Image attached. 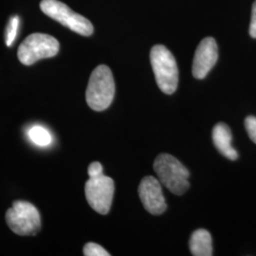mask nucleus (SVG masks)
Returning a JSON list of instances; mask_svg holds the SVG:
<instances>
[{
    "label": "nucleus",
    "instance_id": "nucleus-1",
    "mask_svg": "<svg viewBox=\"0 0 256 256\" xmlns=\"http://www.w3.org/2000/svg\"><path fill=\"white\" fill-rule=\"evenodd\" d=\"M115 95V82L110 68L106 64L98 66L92 72L86 99L88 106L95 111L108 108Z\"/></svg>",
    "mask_w": 256,
    "mask_h": 256
},
{
    "label": "nucleus",
    "instance_id": "nucleus-2",
    "mask_svg": "<svg viewBox=\"0 0 256 256\" xmlns=\"http://www.w3.org/2000/svg\"><path fill=\"white\" fill-rule=\"evenodd\" d=\"M154 170L160 183L174 194L182 196L189 189L190 173L173 156H158L154 162Z\"/></svg>",
    "mask_w": 256,
    "mask_h": 256
},
{
    "label": "nucleus",
    "instance_id": "nucleus-3",
    "mask_svg": "<svg viewBox=\"0 0 256 256\" xmlns=\"http://www.w3.org/2000/svg\"><path fill=\"white\" fill-rule=\"evenodd\" d=\"M150 61L158 88L173 94L178 84V70L174 55L164 45H156L150 52Z\"/></svg>",
    "mask_w": 256,
    "mask_h": 256
},
{
    "label": "nucleus",
    "instance_id": "nucleus-4",
    "mask_svg": "<svg viewBox=\"0 0 256 256\" xmlns=\"http://www.w3.org/2000/svg\"><path fill=\"white\" fill-rule=\"evenodd\" d=\"M40 9L48 18L84 36H90L94 28L92 22L59 0H42Z\"/></svg>",
    "mask_w": 256,
    "mask_h": 256
},
{
    "label": "nucleus",
    "instance_id": "nucleus-5",
    "mask_svg": "<svg viewBox=\"0 0 256 256\" xmlns=\"http://www.w3.org/2000/svg\"><path fill=\"white\" fill-rule=\"evenodd\" d=\"M7 224L18 236H36L41 229V218L34 205L18 200L6 212Z\"/></svg>",
    "mask_w": 256,
    "mask_h": 256
},
{
    "label": "nucleus",
    "instance_id": "nucleus-6",
    "mask_svg": "<svg viewBox=\"0 0 256 256\" xmlns=\"http://www.w3.org/2000/svg\"><path fill=\"white\" fill-rule=\"evenodd\" d=\"M59 48V42L54 37L46 34H32L21 43L18 56L22 64L30 66L41 59L54 57Z\"/></svg>",
    "mask_w": 256,
    "mask_h": 256
},
{
    "label": "nucleus",
    "instance_id": "nucleus-7",
    "mask_svg": "<svg viewBox=\"0 0 256 256\" xmlns=\"http://www.w3.org/2000/svg\"><path fill=\"white\" fill-rule=\"evenodd\" d=\"M114 182L102 174L92 178L84 185L86 198L92 209L101 214H108L114 196Z\"/></svg>",
    "mask_w": 256,
    "mask_h": 256
},
{
    "label": "nucleus",
    "instance_id": "nucleus-8",
    "mask_svg": "<svg viewBox=\"0 0 256 256\" xmlns=\"http://www.w3.org/2000/svg\"><path fill=\"white\" fill-rule=\"evenodd\" d=\"M138 196L146 210L152 214H162L167 209L162 183L155 176H144L138 186Z\"/></svg>",
    "mask_w": 256,
    "mask_h": 256
},
{
    "label": "nucleus",
    "instance_id": "nucleus-9",
    "mask_svg": "<svg viewBox=\"0 0 256 256\" xmlns=\"http://www.w3.org/2000/svg\"><path fill=\"white\" fill-rule=\"evenodd\" d=\"M218 59V48L212 37H206L196 48L192 61V75L196 79L205 78Z\"/></svg>",
    "mask_w": 256,
    "mask_h": 256
},
{
    "label": "nucleus",
    "instance_id": "nucleus-10",
    "mask_svg": "<svg viewBox=\"0 0 256 256\" xmlns=\"http://www.w3.org/2000/svg\"><path fill=\"white\" fill-rule=\"evenodd\" d=\"M212 142L218 150L230 160L238 158L236 150L232 146V132L229 126L224 122H218L212 129Z\"/></svg>",
    "mask_w": 256,
    "mask_h": 256
},
{
    "label": "nucleus",
    "instance_id": "nucleus-11",
    "mask_svg": "<svg viewBox=\"0 0 256 256\" xmlns=\"http://www.w3.org/2000/svg\"><path fill=\"white\" fill-rule=\"evenodd\" d=\"M189 248L192 256H212V241L210 232L204 229L194 230L190 238Z\"/></svg>",
    "mask_w": 256,
    "mask_h": 256
},
{
    "label": "nucleus",
    "instance_id": "nucleus-12",
    "mask_svg": "<svg viewBox=\"0 0 256 256\" xmlns=\"http://www.w3.org/2000/svg\"><path fill=\"white\" fill-rule=\"evenodd\" d=\"M28 137L30 140L39 146H48L52 144V137L46 128L40 126H32L28 130Z\"/></svg>",
    "mask_w": 256,
    "mask_h": 256
},
{
    "label": "nucleus",
    "instance_id": "nucleus-13",
    "mask_svg": "<svg viewBox=\"0 0 256 256\" xmlns=\"http://www.w3.org/2000/svg\"><path fill=\"white\" fill-rule=\"evenodd\" d=\"M19 18L18 16H12L10 18L8 25L6 27V34H5V42L6 45L10 46L14 42L18 32Z\"/></svg>",
    "mask_w": 256,
    "mask_h": 256
},
{
    "label": "nucleus",
    "instance_id": "nucleus-14",
    "mask_svg": "<svg viewBox=\"0 0 256 256\" xmlns=\"http://www.w3.org/2000/svg\"><path fill=\"white\" fill-rule=\"evenodd\" d=\"M84 256H110L104 248L96 243H88L84 247Z\"/></svg>",
    "mask_w": 256,
    "mask_h": 256
},
{
    "label": "nucleus",
    "instance_id": "nucleus-15",
    "mask_svg": "<svg viewBox=\"0 0 256 256\" xmlns=\"http://www.w3.org/2000/svg\"><path fill=\"white\" fill-rule=\"evenodd\" d=\"M245 128L247 129L248 137L256 144V117L248 116L245 120Z\"/></svg>",
    "mask_w": 256,
    "mask_h": 256
},
{
    "label": "nucleus",
    "instance_id": "nucleus-16",
    "mask_svg": "<svg viewBox=\"0 0 256 256\" xmlns=\"http://www.w3.org/2000/svg\"><path fill=\"white\" fill-rule=\"evenodd\" d=\"M88 176H90V178L100 176L102 174V166L98 162H92V164L90 165V167H88Z\"/></svg>",
    "mask_w": 256,
    "mask_h": 256
},
{
    "label": "nucleus",
    "instance_id": "nucleus-17",
    "mask_svg": "<svg viewBox=\"0 0 256 256\" xmlns=\"http://www.w3.org/2000/svg\"><path fill=\"white\" fill-rule=\"evenodd\" d=\"M250 36L252 38H256V0L252 5V20L250 24Z\"/></svg>",
    "mask_w": 256,
    "mask_h": 256
}]
</instances>
